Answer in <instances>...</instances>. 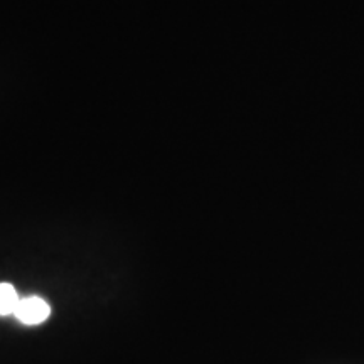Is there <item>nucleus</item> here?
Wrapping results in <instances>:
<instances>
[{
  "label": "nucleus",
  "mask_w": 364,
  "mask_h": 364,
  "mask_svg": "<svg viewBox=\"0 0 364 364\" xmlns=\"http://www.w3.org/2000/svg\"><path fill=\"white\" fill-rule=\"evenodd\" d=\"M21 297L11 284H0V317L14 316Z\"/></svg>",
  "instance_id": "f03ea898"
},
{
  "label": "nucleus",
  "mask_w": 364,
  "mask_h": 364,
  "mask_svg": "<svg viewBox=\"0 0 364 364\" xmlns=\"http://www.w3.org/2000/svg\"><path fill=\"white\" fill-rule=\"evenodd\" d=\"M14 316L26 326L43 324L46 318L51 316V307H49V304L44 299L31 295V297L21 299Z\"/></svg>",
  "instance_id": "f257e3e1"
}]
</instances>
